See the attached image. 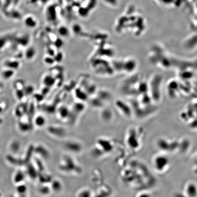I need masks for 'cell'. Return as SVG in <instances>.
<instances>
[{"label":"cell","instance_id":"6da1fadb","mask_svg":"<svg viewBox=\"0 0 197 197\" xmlns=\"http://www.w3.org/2000/svg\"><path fill=\"white\" fill-rule=\"evenodd\" d=\"M58 169L63 173L80 174L82 171V168L75 160L70 156H63L58 164Z\"/></svg>","mask_w":197,"mask_h":197},{"label":"cell","instance_id":"7a4b0ae2","mask_svg":"<svg viewBox=\"0 0 197 197\" xmlns=\"http://www.w3.org/2000/svg\"><path fill=\"white\" fill-rule=\"evenodd\" d=\"M46 131L48 135L56 138H63L67 135V131L65 128L59 125H48L47 127Z\"/></svg>","mask_w":197,"mask_h":197},{"label":"cell","instance_id":"3957f363","mask_svg":"<svg viewBox=\"0 0 197 197\" xmlns=\"http://www.w3.org/2000/svg\"><path fill=\"white\" fill-rule=\"evenodd\" d=\"M112 142L109 139L104 138H99L96 142L95 146L105 154L113 150L114 146Z\"/></svg>","mask_w":197,"mask_h":197},{"label":"cell","instance_id":"277c9868","mask_svg":"<svg viewBox=\"0 0 197 197\" xmlns=\"http://www.w3.org/2000/svg\"><path fill=\"white\" fill-rule=\"evenodd\" d=\"M65 149L73 154H79L83 150V146L80 142L76 140H69L64 144Z\"/></svg>","mask_w":197,"mask_h":197},{"label":"cell","instance_id":"5b68a950","mask_svg":"<svg viewBox=\"0 0 197 197\" xmlns=\"http://www.w3.org/2000/svg\"><path fill=\"white\" fill-rule=\"evenodd\" d=\"M35 151L40 158L44 159H47L50 156V152L48 148L42 144L37 146L35 148Z\"/></svg>","mask_w":197,"mask_h":197},{"label":"cell","instance_id":"8992f818","mask_svg":"<svg viewBox=\"0 0 197 197\" xmlns=\"http://www.w3.org/2000/svg\"><path fill=\"white\" fill-rule=\"evenodd\" d=\"M52 192L59 193L63 189V184L61 180L58 178H53L51 182L49 183Z\"/></svg>","mask_w":197,"mask_h":197},{"label":"cell","instance_id":"52a82bcc","mask_svg":"<svg viewBox=\"0 0 197 197\" xmlns=\"http://www.w3.org/2000/svg\"><path fill=\"white\" fill-rule=\"evenodd\" d=\"M99 116L103 122H109L113 118V113L110 109L103 108L100 112Z\"/></svg>","mask_w":197,"mask_h":197},{"label":"cell","instance_id":"ba28073f","mask_svg":"<svg viewBox=\"0 0 197 197\" xmlns=\"http://www.w3.org/2000/svg\"><path fill=\"white\" fill-rule=\"evenodd\" d=\"M58 117L62 120H67L69 118L71 115V112L69 109L64 106L59 108L58 110Z\"/></svg>","mask_w":197,"mask_h":197},{"label":"cell","instance_id":"9c48e42d","mask_svg":"<svg viewBox=\"0 0 197 197\" xmlns=\"http://www.w3.org/2000/svg\"><path fill=\"white\" fill-rule=\"evenodd\" d=\"M34 123L37 127L42 128L46 124V119L43 115H37L35 117Z\"/></svg>","mask_w":197,"mask_h":197},{"label":"cell","instance_id":"30bf717a","mask_svg":"<svg viewBox=\"0 0 197 197\" xmlns=\"http://www.w3.org/2000/svg\"><path fill=\"white\" fill-rule=\"evenodd\" d=\"M25 178V173L21 170H19L17 171L15 174L14 177H13V181H14V183L18 184L20 183H22Z\"/></svg>","mask_w":197,"mask_h":197},{"label":"cell","instance_id":"8fae6325","mask_svg":"<svg viewBox=\"0 0 197 197\" xmlns=\"http://www.w3.org/2000/svg\"><path fill=\"white\" fill-rule=\"evenodd\" d=\"M19 65L20 63L19 62H18L17 60L9 59L6 60L4 63V65L6 68L13 69L14 70H16V69L19 68Z\"/></svg>","mask_w":197,"mask_h":197},{"label":"cell","instance_id":"7c38bea8","mask_svg":"<svg viewBox=\"0 0 197 197\" xmlns=\"http://www.w3.org/2000/svg\"><path fill=\"white\" fill-rule=\"evenodd\" d=\"M24 23L25 26L28 28H33L36 26L37 21L33 17L28 16L25 18Z\"/></svg>","mask_w":197,"mask_h":197},{"label":"cell","instance_id":"4fadbf2b","mask_svg":"<svg viewBox=\"0 0 197 197\" xmlns=\"http://www.w3.org/2000/svg\"><path fill=\"white\" fill-rule=\"evenodd\" d=\"M92 192L88 188H83L77 192L76 196L78 197H89L93 196Z\"/></svg>","mask_w":197,"mask_h":197},{"label":"cell","instance_id":"5bb4252c","mask_svg":"<svg viewBox=\"0 0 197 197\" xmlns=\"http://www.w3.org/2000/svg\"><path fill=\"white\" fill-rule=\"evenodd\" d=\"M38 190L40 193L43 195H48L52 192L49 184L42 183V185L39 187Z\"/></svg>","mask_w":197,"mask_h":197},{"label":"cell","instance_id":"9a60e30c","mask_svg":"<svg viewBox=\"0 0 197 197\" xmlns=\"http://www.w3.org/2000/svg\"><path fill=\"white\" fill-rule=\"evenodd\" d=\"M43 173H42L41 175L40 176V181H41L42 183L44 184H49L53 179V178L48 173H45L44 171H43Z\"/></svg>","mask_w":197,"mask_h":197},{"label":"cell","instance_id":"2e32d148","mask_svg":"<svg viewBox=\"0 0 197 197\" xmlns=\"http://www.w3.org/2000/svg\"><path fill=\"white\" fill-rule=\"evenodd\" d=\"M14 71L13 69L7 68L5 69H4L2 71V75L4 79H10L14 75Z\"/></svg>","mask_w":197,"mask_h":197},{"label":"cell","instance_id":"e0dca14e","mask_svg":"<svg viewBox=\"0 0 197 197\" xmlns=\"http://www.w3.org/2000/svg\"><path fill=\"white\" fill-rule=\"evenodd\" d=\"M16 190L17 193L20 194H25L27 191V187L26 185H25L22 183L18 184V185L17 187Z\"/></svg>","mask_w":197,"mask_h":197},{"label":"cell","instance_id":"ac0fdd59","mask_svg":"<svg viewBox=\"0 0 197 197\" xmlns=\"http://www.w3.org/2000/svg\"><path fill=\"white\" fill-rule=\"evenodd\" d=\"M1 87V84H0V88Z\"/></svg>","mask_w":197,"mask_h":197},{"label":"cell","instance_id":"d6986e66","mask_svg":"<svg viewBox=\"0 0 197 197\" xmlns=\"http://www.w3.org/2000/svg\"><path fill=\"white\" fill-rule=\"evenodd\" d=\"M1 196V194H0V196Z\"/></svg>","mask_w":197,"mask_h":197}]
</instances>
